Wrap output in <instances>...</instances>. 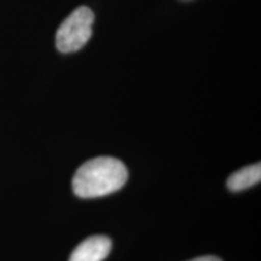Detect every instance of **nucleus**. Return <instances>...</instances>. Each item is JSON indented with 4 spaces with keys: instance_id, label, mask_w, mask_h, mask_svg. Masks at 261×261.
<instances>
[{
    "instance_id": "1",
    "label": "nucleus",
    "mask_w": 261,
    "mask_h": 261,
    "mask_svg": "<svg viewBox=\"0 0 261 261\" xmlns=\"http://www.w3.org/2000/svg\"><path fill=\"white\" fill-rule=\"evenodd\" d=\"M128 178L123 162L99 156L81 165L73 178V190L81 198L102 197L119 191Z\"/></svg>"
},
{
    "instance_id": "4",
    "label": "nucleus",
    "mask_w": 261,
    "mask_h": 261,
    "mask_svg": "<svg viewBox=\"0 0 261 261\" xmlns=\"http://www.w3.org/2000/svg\"><path fill=\"white\" fill-rule=\"evenodd\" d=\"M260 180L261 165L255 163V165L247 166V167H243L231 174L230 178L227 179V188L233 192L243 191L246 189L252 188L253 185H256Z\"/></svg>"
},
{
    "instance_id": "2",
    "label": "nucleus",
    "mask_w": 261,
    "mask_h": 261,
    "mask_svg": "<svg viewBox=\"0 0 261 261\" xmlns=\"http://www.w3.org/2000/svg\"><path fill=\"white\" fill-rule=\"evenodd\" d=\"M94 15L87 6L75 9L62 22L56 34V46L63 54L83 48L92 35Z\"/></svg>"
},
{
    "instance_id": "5",
    "label": "nucleus",
    "mask_w": 261,
    "mask_h": 261,
    "mask_svg": "<svg viewBox=\"0 0 261 261\" xmlns=\"http://www.w3.org/2000/svg\"><path fill=\"white\" fill-rule=\"evenodd\" d=\"M189 261H223L219 259L218 256H213V255H205V256H198L195 257V259L189 260Z\"/></svg>"
},
{
    "instance_id": "3",
    "label": "nucleus",
    "mask_w": 261,
    "mask_h": 261,
    "mask_svg": "<svg viewBox=\"0 0 261 261\" xmlns=\"http://www.w3.org/2000/svg\"><path fill=\"white\" fill-rule=\"evenodd\" d=\"M112 250V241L97 234L83 241L71 253L69 261H103Z\"/></svg>"
}]
</instances>
